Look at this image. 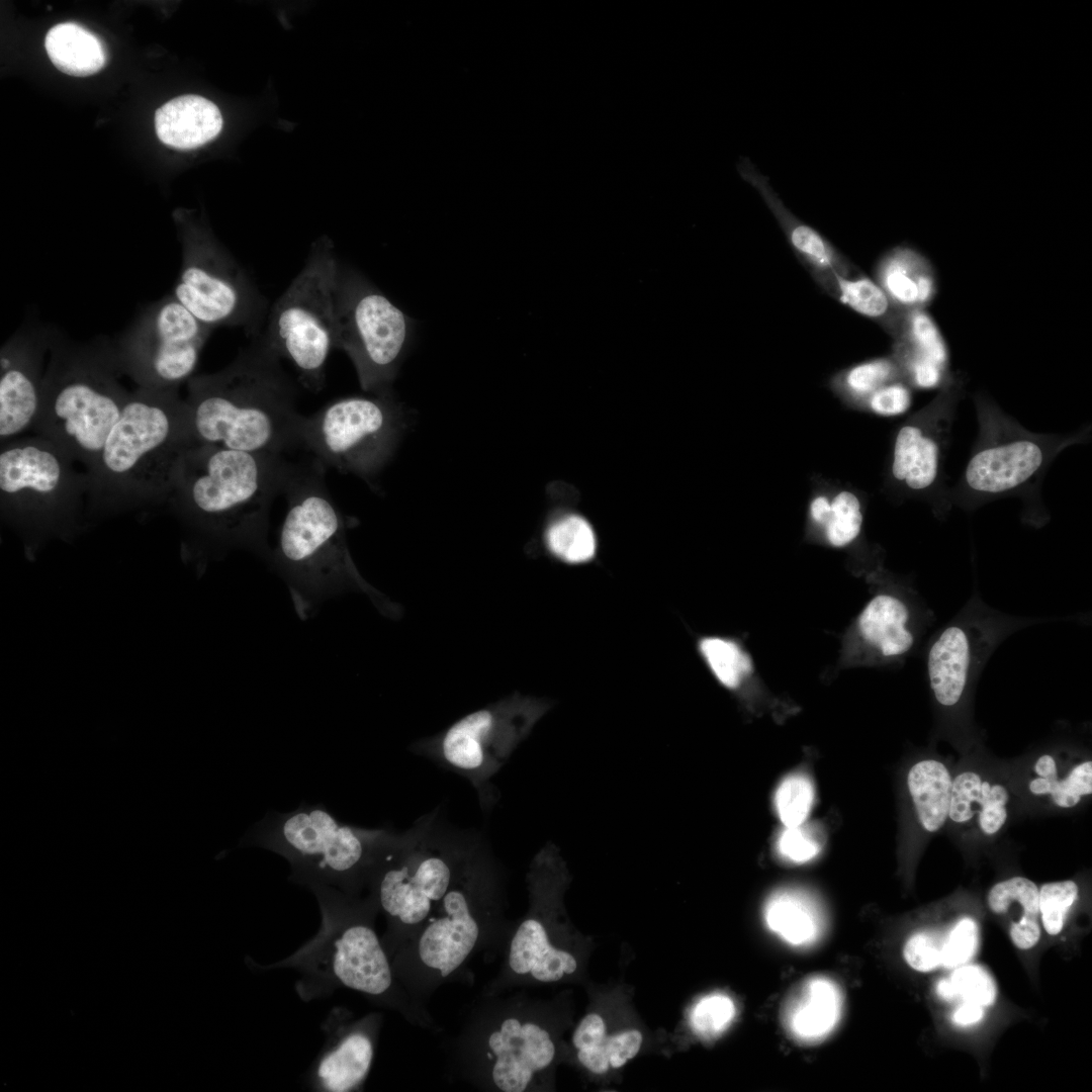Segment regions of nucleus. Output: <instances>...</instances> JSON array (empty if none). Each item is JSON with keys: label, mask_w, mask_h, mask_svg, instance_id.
I'll return each instance as SVG.
<instances>
[{"label": "nucleus", "mask_w": 1092, "mask_h": 1092, "mask_svg": "<svg viewBox=\"0 0 1092 1092\" xmlns=\"http://www.w3.org/2000/svg\"><path fill=\"white\" fill-rule=\"evenodd\" d=\"M291 462L195 443L181 456L167 504L189 535L193 556L247 550L268 561L269 517Z\"/></svg>", "instance_id": "obj_1"}, {"label": "nucleus", "mask_w": 1092, "mask_h": 1092, "mask_svg": "<svg viewBox=\"0 0 1092 1092\" xmlns=\"http://www.w3.org/2000/svg\"><path fill=\"white\" fill-rule=\"evenodd\" d=\"M504 900L500 866L478 840L445 896L391 958L397 979L419 1006L428 1009L441 986L468 981L478 953L504 950L513 928Z\"/></svg>", "instance_id": "obj_2"}, {"label": "nucleus", "mask_w": 1092, "mask_h": 1092, "mask_svg": "<svg viewBox=\"0 0 1092 1092\" xmlns=\"http://www.w3.org/2000/svg\"><path fill=\"white\" fill-rule=\"evenodd\" d=\"M187 390L197 443L275 456L301 447L296 388L258 335L222 370L192 376Z\"/></svg>", "instance_id": "obj_3"}, {"label": "nucleus", "mask_w": 1092, "mask_h": 1092, "mask_svg": "<svg viewBox=\"0 0 1092 1092\" xmlns=\"http://www.w3.org/2000/svg\"><path fill=\"white\" fill-rule=\"evenodd\" d=\"M326 471L314 457L290 464L282 490L286 513L267 562L286 583L301 620L348 592L365 594L381 613L394 617L398 608L363 578L351 556L350 524L329 492Z\"/></svg>", "instance_id": "obj_4"}, {"label": "nucleus", "mask_w": 1092, "mask_h": 1092, "mask_svg": "<svg viewBox=\"0 0 1092 1092\" xmlns=\"http://www.w3.org/2000/svg\"><path fill=\"white\" fill-rule=\"evenodd\" d=\"M178 390L129 391L94 467L86 473L88 511L108 515L167 502L182 454L193 444Z\"/></svg>", "instance_id": "obj_5"}, {"label": "nucleus", "mask_w": 1092, "mask_h": 1092, "mask_svg": "<svg viewBox=\"0 0 1092 1092\" xmlns=\"http://www.w3.org/2000/svg\"><path fill=\"white\" fill-rule=\"evenodd\" d=\"M317 898L322 925L316 935L275 966L300 973L297 990L304 999L345 988L398 1012L424 1029L437 1025L397 979L391 959L375 929L378 906L371 894L355 896L329 886L308 887Z\"/></svg>", "instance_id": "obj_6"}, {"label": "nucleus", "mask_w": 1092, "mask_h": 1092, "mask_svg": "<svg viewBox=\"0 0 1092 1092\" xmlns=\"http://www.w3.org/2000/svg\"><path fill=\"white\" fill-rule=\"evenodd\" d=\"M477 842L433 812L398 833L380 856L368 890L386 921L381 941L390 959L445 896Z\"/></svg>", "instance_id": "obj_7"}, {"label": "nucleus", "mask_w": 1092, "mask_h": 1092, "mask_svg": "<svg viewBox=\"0 0 1092 1092\" xmlns=\"http://www.w3.org/2000/svg\"><path fill=\"white\" fill-rule=\"evenodd\" d=\"M111 349L52 345L33 431L85 467L95 465L129 394Z\"/></svg>", "instance_id": "obj_8"}, {"label": "nucleus", "mask_w": 1092, "mask_h": 1092, "mask_svg": "<svg viewBox=\"0 0 1092 1092\" xmlns=\"http://www.w3.org/2000/svg\"><path fill=\"white\" fill-rule=\"evenodd\" d=\"M389 829H368L340 822L322 804L275 813L261 821L250 842L285 857L290 880L310 887L329 886L361 896L378 859L397 837Z\"/></svg>", "instance_id": "obj_9"}, {"label": "nucleus", "mask_w": 1092, "mask_h": 1092, "mask_svg": "<svg viewBox=\"0 0 1092 1092\" xmlns=\"http://www.w3.org/2000/svg\"><path fill=\"white\" fill-rule=\"evenodd\" d=\"M502 994L481 995L449 1048L452 1072L475 1089L525 1092L557 1058L548 1027Z\"/></svg>", "instance_id": "obj_10"}, {"label": "nucleus", "mask_w": 1092, "mask_h": 1092, "mask_svg": "<svg viewBox=\"0 0 1092 1092\" xmlns=\"http://www.w3.org/2000/svg\"><path fill=\"white\" fill-rule=\"evenodd\" d=\"M74 463L37 435L1 443V517L21 535L29 555L47 539H68L79 527L88 482Z\"/></svg>", "instance_id": "obj_11"}, {"label": "nucleus", "mask_w": 1092, "mask_h": 1092, "mask_svg": "<svg viewBox=\"0 0 1092 1092\" xmlns=\"http://www.w3.org/2000/svg\"><path fill=\"white\" fill-rule=\"evenodd\" d=\"M974 401L978 438L961 478L948 490L949 505L966 511L1010 495L1037 497L1041 479L1056 456L1086 439L1090 430L1069 435L1033 433L986 394H976Z\"/></svg>", "instance_id": "obj_12"}, {"label": "nucleus", "mask_w": 1092, "mask_h": 1092, "mask_svg": "<svg viewBox=\"0 0 1092 1092\" xmlns=\"http://www.w3.org/2000/svg\"><path fill=\"white\" fill-rule=\"evenodd\" d=\"M341 264L329 240L310 248L306 261L271 308L262 338L294 367L300 384L320 392L335 349V296Z\"/></svg>", "instance_id": "obj_13"}, {"label": "nucleus", "mask_w": 1092, "mask_h": 1092, "mask_svg": "<svg viewBox=\"0 0 1092 1092\" xmlns=\"http://www.w3.org/2000/svg\"><path fill=\"white\" fill-rule=\"evenodd\" d=\"M550 708L548 700L514 694L464 716L413 749L467 779L486 811L497 798L491 780Z\"/></svg>", "instance_id": "obj_14"}, {"label": "nucleus", "mask_w": 1092, "mask_h": 1092, "mask_svg": "<svg viewBox=\"0 0 1092 1092\" xmlns=\"http://www.w3.org/2000/svg\"><path fill=\"white\" fill-rule=\"evenodd\" d=\"M404 429L401 404L389 388L338 398L303 416L301 447L326 467L370 480L391 458Z\"/></svg>", "instance_id": "obj_15"}, {"label": "nucleus", "mask_w": 1092, "mask_h": 1092, "mask_svg": "<svg viewBox=\"0 0 1092 1092\" xmlns=\"http://www.w3.org/2000/svg\"><path fill=\"white\" fill-rule=\"evenodd\" d=\"M412 320L360 273L340 266L335 296V349L355 366L361 388L389 389L412 337Z\"/></svg>", "instance_id": "obj_16"}, {"label": "nucleus", "mask_w": 1092, "mask_h": 1092, "mask_svg": "<svg viewBox=\"0 0 1092 1092\" xmlns=\"http://www.w3.org/2000/svg\"><path fill=\"white\" fill-rule=\"evenodd\" d=\"M1050 620L1055 619L1005 614L987 605L976 589L927 643L926 672L935 702L942 708L959 707L1000 643Z\"/></svg>", "instance_id": "obj_17"}, {"label": "nucleus", "mask_w": 1092, "mask_h": 1092, "mask_svg": "<svg viewBox=\"0 0 1092 1092\" xmlns=\"http://www.w3.org/2000/svg\"><path fill=\"white\" fill-rule=\"evenodd\" d=\"M211 332L168 295L149 306L111 350L119 372L138 387L178 390L192 377Z\"/></svg>", "instance_id": "obj_18"}, {"label": "nucleus", "mask_w": 1092, "mask_h": 1092, "mask_svg": "<svg viewBox=\"0 0 1092 1092\" xmlns=\"http://www.w3.org/2000/svg\"><path fill=\"white\" fill-rule=\"evenodd\" d=\"M181 249L172 295L212 330L241 327L257 336L264 302L243 267L225 248L197 230L184 233Z\"/></svg>", "instance_id": "obj_19"}, {"label": "nucleus", "mask_w": 1092, "mask_h": 1092, "mask_svg": "<svg viewBox=\"0 0 1092 1092\" xmlns=\"http://www.w3.org/2000/svg\"><path fill=\"white\" fill-rule=\"evenodd\" d=\"M964 383L953 374L914 421L903 426L895 440L892 475L907 488L927 493L936 517L948 511L943 461Z\"/></svg>", "instance_id": "obj_20"}, {"label": "nucleus", "mask_w": 1092, "mask_h": 1092, "mask_svg": "<svg viewBox=\"0 0 1092 1092\" xmlns=\"http://www.w3.org/2000/svg\"><path fill=\"white\" fill-rule=\"evenodd\" d=\"M381 1022L377 1012L355 1017L342 1009L332 1014L328 1044L309 1073L311 1087L325 1092L361 1090L372 1067Z\"/></svg>", "instance_id": "obj_21"}, {"label": "nucleus", "mask_w": 1092, "mask_h": 1092, "mask_svg": "<svg viewBox=\"0 0 1092 1092\" xmlns=\"http://www.w3.org/2000/svg\"><path fill=\"white\" fill-rule=\"evenodd\" d=\"M48 344L27 335L11 338L0 354V440L32 430L37 419Z\"/></svg>", "instance_id": "obj_22"}, {"label": "nucleus", "mask_w": 1092, "mask_h": 1092, "mask_svg": "<svg viewBox=\"0 0 1092 1092\" xmlns=\"http://www.w3.org/2000/svg\"><path fill=\"white\" fill-rule=\"evenodd\" d=\"M934 622V612L924 605L912 606L902 597L883 592L861 611L857 629L872 652L894 658L909 653Z\"/></svg>", "instance_id": "obj_23"}, {"label": "nucleus", "mask_w": 1092, "mask_h": 1092, "mask_svg": "<svg viewBox=\"0 0 1092 1092\" xmlns=\"http://www.w3.org/2000/svg\"><path fill=\"white\" fill-rule=\"evenodd\" d=\"M891 335L901 375L916 388H940L951 374L949 350L926 309L902 311Z\"/></svg>", "instance_id": "obj_24"}, {"label": "nucleus", "mask_w": 1092, "mask_h": 1092, "mask_svg": "<svg viewBox=\"0 0 1092 1092\" xmlns=\"http://www.w3.org/2000/svg\"><path fill=\"white\" fill-rule=\"evenodd\" d=\"M741 177L761 195L778 220L788 242L802 262L810 268L815 280L832 273L849 275L853 266L817 230L800 220L779 198L768 178L763 176L747 159L738 166Z\"/></svg>", "instance_id": "obj_25"}, {"label": "nucleus", "mask_w": 1092, "mask_h": 1092, "mask_svg": "<svg viewBox=\"0 0 1092 1092\" xmlns=\"http://www.w3.org/2000/svg\"><path fill=\"white\" fill-rule=\"evenodd\" d=\"M843 996L838 984L829 977H808L788 993L781 1008V1019L788 1035L796 1042L810 1045L824 1040L838 1024Z\"/></svg>", "instance_id": "obj_26"}, {"label": "nucleus", "mask_w": 1092, "mask_h": 1092, "mask_svg": "<svg viewBox=\"0 0 1092 1092\" xmlns=\"http://www.w3.org/2000/svg\"><path fill=\"white\" fill-rule=\"evenodd\" d=\"M875 277L899 311L926 309L937 294L933 265L909 246H898L888 251L879 260Z\"/></svg>", "instance_id": "obj_27"}, {"label": "nucleus", "mask_w": 1092, "mask_h": 1092, "mask_svg": "<svg viewBox=\"0 0 1092 1092\" xmlns=\"http://www.w3.org/2000/svg\"><path fill=\"white\" fill-rule=\"evenodd\" d=\"M155 127L162 143L187 150L214 139L222 127V117L216 105L208 99L183 95L157 109Z\"/></svg>", "instance_id": "obj_28"}, {"label": "nucleus", "mask_w": 1092, "mask_h": 1092, "mask_svg": "<svg viewBox=\"0 0 1092 1092\" xmlns=\"http://www.w3.org/2000/svg\"><path fill=\"white\" fill-rule=\"evenodd\" d=\"M763 917L772 933L795 947L814 944L825 928L824 916L816 901L794 889L772 894L764 905Z\"/></svg>", "instance_id": "obj_29"}, {"label": "nucleus", "mask_w": 1092, "mask_h": 1092, "mask_svg": "<svg viewBox=\"0 0 1092 1092\" xmlns=\"http://www.w3.org/2000/svg\"><path fill=\"white\" fill-rule=\"evenodd\" d=\"M44 47L53 64L60 71L73 76L92 75L106 62L101 41L74 22L52 27L47 33Z\"/></svg>", "instance_id": "obj_30"}, {"label": "nucleus", "mask_w": 1092, "mask_h": 1092, "mask_svg": "<svg viewBox=\"0 0 1092 1092\" xmlns=\"http://www.w3.org/2000/svg\"><path fill=\"white\" fill-rule=\"evenodd\" d=\"M816 281L842 304L877 322L889 334L894 331L902 311L895 308L876 281L861 273H832Z\"/></svg>", "instance_id": "obj_31"}, {"label": "nucleus", "mask_w": 1092, "mask_h": 1092, "mask_svg": "<svg viewBox=\"0 0 1092 1092\" xmlns=\"http://www.w3.org/2000/svg\"><path fill=\"white\" fill-rule=\"evenodd\" d=\"M952 782L946 767L936 760H922L908 774V789L922 826L934 832L948 816Z\"/></svg>", "instance_id": "obj_32"}, {"label": "nucleus", "mask_w": 1092, "mask_h": 1092, "mask_svg": "<svg viewBox=\"0 0 1092 1092\" xmlns=\"http://www.w3.org/2000/svg\"><path fill=\"white\" fill-rule=\"evenodd\" d=\"M545 543L554 557L568 564L587 562L597 551V538L590 524L574 514L553 520L545 531Z\"/></svg>", "instance_id": "obj_33"}, {"label": "nucleus", "mask_w": 1092, "mask_h": 1092, "mask_svg": "<svg viewBox=\"0 0 1092 1092\" xmlns=\"http://www.w3.org/2000/svg\"><path fill=\"white\" fill-rule=\"evenodd\" d=\"M698 647L712 673L727 689L739 688L753 670L750 656L733 640L704 637Z\"/></svg>", "instance_id": "obj_34"}, {"label": "nucleus", "mask_w": 1092, "mask_h": 1092, "mask_svg": "<svg viewBox=\"0 0 1092 1092\" xmlns=\"http://www.w3.org/2000/svg\"><path fill=\"white\" fill-rule=\"evenodd\" d=\"M642 1033L630 1029L613 1035H606L597 1045L578 1050L577 1059L588 1071L604 1074L610 1068L619 1069L633 1059L642 1044Z\"/></svg>", "instance_id": "obj_35"}, {"label": "nucleus", "mask_w": 1092, "mask_h": 1092, "mask_svg": "<svg viewBox=\"0 0 1092 1092\" xmlns=\"http://www.w3.org/2000/svg\"><path fill=\"white\" fill-rule=\"evenodd\" d=\"M814 799L811 781L802 774L787 777L779 786L775 803L780 820L786 827L801 825L807 819Z\"/></svg>", "instance_id": "obj_36"}, {"label": "nucleus", "mask_w": 1092, "mask_h": 1092, "mask_svg": "<svg viewBox=\"0 0 1092 1092\" xmlns=\"http://www.w3.org/2000/svg\"><path fill=\"white\" fill-rule=\"evenodd\" d=\"M1029 790L1035 795L1051 794L1060 807H1073L1082 796L1092 793V762L1077 765L1062 782L1057 780V775L1035 779L1030 782Z\"/></svg>", "instance_id": "obj_37"}, {"label": "nucleus", "mask_w": 1092, "mask_h": 1092, "mask_svg": "<svg viewBox=\"0 0 1092 1092\" xmlns=\"http://www.w3.org/2000/svg\"><path fill=\"white\" fill-rule=\"evenodd\" d=\"M861 524L858 498L849 491L840 492L830 505V515L824 525L830 544L836 547L849 544L858 536Z\"/></svg>", "instance_id": "obj_38"}, {"label": "nucleus", "mask_w": 1092, "mask_h": 1092, "mask_svg": "<svg viewBox=\"0 0 1092 1092\" xmlns=\"http://www.w3.org/2000/svg\"><path fill=\"white\" fill-rule=\"evenodd\" d=\"M1077 897L1078 887L1073 881L1041 886L1038 891L1039 914L1048 934L1058 935L1063 930L1068 912Z\"/></svg>", "instance_id": "obj_39"}, {"label": "nucleus", "mask_w": 1092, "mask_h": 1092, "mask_svg": "<svg viewBox=\"0 0 1092 1092\" xmlns=\"http://www.w3.org/2000/svg\"><path fill=\"white\" fill-rule=\"evenodd\" d=\"M956 998L987 1007L994 1003L997 989L992 976L981 966L963 965L949 978Z\"/></svg>", "instance_id": "obj_40"}, {"label": "nucleus", "mask_w": 1092, "mask_h": 1092, "mask_svg": "<svg viewBox=\"0 0 1092 1092\" xmlns=\"http://www.w3.org/2000/svg\"><path fill=\"white\" fill-rule=\"evenodd\" d=\"M901 376L893 358H877L853 366L844 377L848 390L859 397H868L880 387L896 381Z\"/></svg>", "instance_id": "obj_41"}, {"label": "nucleus", "mask_w": 1092, "mask_h": 1092, "mask_svg": "<svg viewBox=\"0 0 1092 1092\" xmlns=\"http://www.w3.org/2000/svg\"><path fill=\"white\" fill-rule=\"evenodd\" d=\"M736 1013L731 998L712 994L702 998L694 1007L691 1023L694 1030L704 1037H713L727 1028Z\"/></svg>", "instance_id": "obj_42"}, {"label": "nucleus", "mask_w": 1092, "mask_h": 1092, "mask_svg": "<svg viewBox=\"0 0 1092 1092\" xmlns=\"http://www.w3.org/2000/svg\"><path fill=\"white\" fill-rule=\"evenodd\" d=\"M979 927L971 917H963L943 934L941 967L952 969L967 964L976 953Z\"/></svg>", "instance_id": "obj_43"}, {"label": "nucleus", "mask_w": 1092, "mask_h": 1092, "mask_svg": "<svg viewBox=\"0 0 1092 1092\" xmlns=\"http://www.w3.org/2000/svg\"><path fill=\"white\" fill-rule=\"evenodd\" d=\"M943 934L920 930L905 942L903 957L910 968L926 973L941 967Z\"/></svg>", "instance_id": "obj_44"}, {"label": "nucleus", "mask_w": 1092, "mask_h": 1092, "mask_svg": "<svg viewBox=\"0 0 1092 1092\" xmlns=\"http://www.w3.org/2000/svg\"><path fill=\"white\" fill-rule=\"evenodd\" d=\"M778 849L787 860L796 863L809 861L820 852L819 833L807 824L786 827L780 835Z\"/></svg>", "instance_id": "obj_45"}, {"label": "nucleus", "mask_w": 1092, "mask_h": 1092, "mask_svg": "<svg viewBox=\"0 0 1092 1092\" xmlns=\"http://www.w3.org/2000/svg\"><path fill=\"white\" fill-rule=\"evenodd\" d=\"M982 781L972 771H966L956 778L951 785L948 816L954 822L969 821L975 814L972 805L981 796Z\"/></svg>", "instance_id": "obj_46"}, {"label": "nucleus", "mask_w": 1092, "mask_h": 1092, "mask_svg": "<svg viewBox=\"0 0 1092 1092\" xmlns=\"http://www.w3.org/2000/svg\"><path fill=\"white\" fill-rule=\"evenodd\" d=\"M1007 801L1008 794L1003 786L991 787L988 782L982 783L981 796L977 803L982 807L979 823L986 834L996 833L1004 824L1007 818L1005 809Z\"/></svg>", "instance_id": "obj_47"}, {"label": "nucleus", "mask_w": 1092, "mask_h": 1092, "mask_svg": "<svg viewBox=\"0 0 1092 1092\" xmlns=\"http://www.w3.org/2000/svg\"><path fill=\"white\" fill-rule=\"evenodd\" d=\"M868 399L869 406L875 414L892 417L901 415L910 407L912 393L908 384L893 381L877 389Z\"/></svg>", "instance_id": "obj_48"}, {"label": "nucleus", "mask_w": 1092, "mask_h": 1092, "mask_svg": "<svg viewBox=\"0 0 1092 1092\" xmlns=\"http://www.w3.org/2000/svg\"><path fill=\"white\" fill-rule=\"evenodd\" d=\"M606 1033V1024L601 1015L587 1014L582 1018L572 1034V1044L578 1050L588 1049L600 1043Z\"/></svg>", "instance_id": "obj_49"}, {"label": "nucleus", "mask_w": 1092, "mask_h": 1092, "mask_svg": "<svg viewBox=\"0 0 1092 1092\" xmlns=\"http://www.w3.org/2000/svg\"><path fill=\"white\" fill-rule=\"evenodd\" d=\"M984 1015V1007L972 1003L962 1002L954 1010L952 1020L961 1026H969L979 1022Z\"/></svg>", "instance_id": "obj_50"}, {"label": "nucleus", "mask_w": 1092, "mask_h": 1092, "mask_svg": "<svg viewBox=\"0 0 1092 1092\" xmlns=\"http://www.w3.org/2000/svg\"><path fill=\"white\" fill-rule=\"evenodd\" d=\"M811 515L818 524L825 525L830 515V504L824 496L816 497L811 505Z\"/></svg>", "instance_id": "obj_51"}, {"label": "nucleus", "mask_w": 1092, "mask_h": 1092, "mask_svg": "<svg viewBox=\"0 0 1092 1092\" xmlns=\"http://www.w3.org/2000/svg\"><path fill=\"white\" fill-rule=\"evenodd\" d=\"M1035 771L1040 778H1048L1053 775H1057L1055 759L1049 754L1040 756L1036 761Z\"/></svg>", "instance_id": "obj_52"}, {"label": "nucleus", "mask_w": 1092, "mask_h": 1092, "mask_svg": "<svg viewBox=\"0 0 1092 1092\" xmlns=\"http://www.w3.org/2000/svg\"><path fill=\"white\" fill-rule=\"evenodd\" d=\"M936 993L940 998L946 1001L956 1000V994L949 979H941L936 985Z\"/></svg>", "instance_id": "obj_53"}]
</instances>
